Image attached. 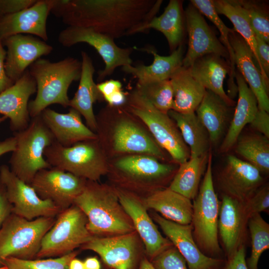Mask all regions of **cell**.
<instances>
[{"label": "cell", "instance_id": "1", "mask_svg": "<svg viewBox=\"0 0 269 269\" xmlns=\"http://www.w3.org/2000/svg\"><path fill=\"white\" fill-rule=\"evenodd\" d=\"M162 0H54L50 12L68 26L90 28L114 39L142 32Z\"/></svg>", "mask_w": 269, "mask_h": 269}, {"label": "cell", "instance_id": "2", "mask_svg": "<svg viewBox=\"0 0 269 269\" xmlns=\"http://www.w3.org/2000/svg\"><path fill=\"white\" fill-rule=\"evenodd\" d=\"M111 122L107 133L100 132L97 138L108 157L126 154H143L160 161L167 159L166 153L156 142L145 126L125 107L107 105L99 112Z\"/></svg>", "mask_w": 269, "mask_h": 269}, {"label": "cell", "instance_id": "3", "mask_svg": "<svg viewBox=\"0 0 269 269\" xmlns=\"http://www.w3.org/2000/svg\"><path fill=\"white\" fill-rule=\"evenodd\" d=\"M73 204L86 216L87 228L94 236L123 235L134 230L120 203L118 190L109 186L87 180Z\"/></svg>", "mask_w": 269, "mask_h": 269}, {"label": "cell", "instance_id": "4", "mask_svg": "<svg viewBox=\"0 0 269 269\" xmlns=\"http://www.w3.org/2000/svg\"><path fill=\"white\" fill-rule=\"evenodd\" d=\"M81 67V61L72 57L55 62L40 58L29 67L36 84V97L28 105L30 118L52 104L69 106L68 90L73 82L80 79Z\"/></svg>", "mask_w": 269, "mask_h": 269}, {"label": "cell", "instance_id": "5", "mask_svg": "<svg viewBox=\"0 0 269 269\" xmlns=\"http://www.w3.org/2000/svg\"><path fill=\"white\" fill-rule=\"evenodd\" d=\"M125 108L145 126L158 145L178 164L190 157V150L168 114L156 109L135 88L127 94Z\"/></svg>", "mask_w": 269, "mask_h": 269}, {"label": "cell", "instance_id": "6", "mask_svg": "<svg viewBox=\"0 0 269 269\" xmlns=\"http://www.w3.org/2000/svg\"><path fill=\"white\" fill-rule=\"evenodd\" d=\"M44 156L52 167L87 180L97 182L109 171V159L98 138L68 147L55 141L45 149Z\"/></svg>", "mask_w": 269, "mask_h": 269}, {"label": "cell", "instance_id": "7", "mask_svg": "<svg viewBox=\"0 0 269 269\" xmlns=\"http://www.w3.org/2000/svg\"><path fill=\"white\" fill-rule=\"evenodd\" d=\"M13 135L16 146L9 160V167L17 177L30 185L39 171L52 167L44 152L55 140L40 115L31 118L25 129L13 132Z\"/></svg>", "mask_w": 269, "mask_h": 269}, {"label": "cell", "instance_id": "8", "mask_svg": "<svg viewBox=\"0 0 269 269\" xmlns=\"http://www.w3.org/2000/svg\"><path fill=\"white\" fill-rule=\"evenodd\" d=\"M55 219L40 217L28 220L12 213L0 228V262L8 257L36 259L42 240Z\"/></svg>", "mask_w": 269, "mask_h": 269}, {"label": "cell", "instance_id": "9", "mask_svg": "<svg viewBox=\"0 0 269 269\" xmlns=\"http://www.w3.org/2000/svg\"><path fill=\"white\" fill-rule=\"evenodd\" d=\"M86 216L75 205L62 210L44 236L36 259L61 257L88 243L94 236L88 230Z\"/></svg>", "mask_w": 269, "mask_h": 269}, {"label": "cell", "instance_id": "10", "mask_svg": "<svg viewBox=\"0 0 269 269\" xmlns=\"http://www.w3.org/2000/svg\"><path fill=\"white\" fill-rule=\"evenodd\" d=\"M212 154L209 152L204 178L193 204L194 233L198 243L211 254L221 252L218 239L219 203L215 191L212 171Z\"/></svg>", "mask_w": 269, "mask_h": 269}, {"label": "cell", "instance_id": "11", "mask_svg": "<svg viewBox=\"0 0 269 269\" xmlns=\"http://www.w3.org/2000/svg\"><path fill=\"white\" fill-rule=\"evenodd\" d=\"M114 40L92 28L77 26H68L58 36V42L64 47L86 43L96 50L105 63L104 69L98 72L99 81L112 75L117 68L133 63L131 56L134 48L120 47Z\"/></svg>", "mask_w": 269, "mask_h": 269}, {"label": "cell", "instance_id": "12", "mask_svg": "<svg viewBox=\"0 0 269 269\" xmlns=\"http://www.w3.org/2000/svg\"><path fill=\"white\" fill-rule=\"evenodd\" d=\"M0 181L12 205V213L32 220L40 217H55L62 211L52 202L40 198L30 184L17 177L6 165L0 166Z\"/></svg>", "mask_w": 269, "mask_h": 269}, {"label": "cell", "instance_id": "13", "mask_svg": "<svg viewBox=\"0 0 269 269\" xmlns=\"http://www.w3.org/2000/svg\"><path fill=\"white\" fill-rule=\"evenodd\" d=\"M87 181L52 167L39 171L30 185L40 198L52 202L63 210L73 204L76 198L85 188Z\"/></svg>", "mask_w": 269, "mask_h": 269}, {"label": "cell", "instance_id": "14", "mask_svg": "<svg viewBox=\"0 0 269 269\" xmlns=\"http://www.w3.org/2000/svg\"><path fill=\"white\" fill-rule=\"evenodd\" d=\"M184 11L188 41L182 66L189 67L197 59L209 54H214L223 57L230 64V58L227 49L200 12L190 3Z\"/></svg>", "mask_w": 269, "mask_h": 269}, {"label": "cell", "instance_id": "15", "mask_svg": "<svg viewBox=\"0 0 269 269\" xmlns=\"http://www.w3.org/2000/svg\"><path fill=\"white\" fill-rule=\"evenodd\" d=\"M2 43L7 48L5 71L14 83L33 63L53 50L51 45L30 35H12L3 40Z\"/></svg>", "mask_w": 269, "mask_h": 269}, {"label": "cell", "instance_id": "16", "mask_svg": "<svg viewBox=\"0 0 269 269\" xmlns=\"http://www.w3.org/2000/svg\"><path fill=\"white\" fill-rule=\"evenodd\" d=\"M137 243L133 232L112 237L94 236L81 248L98 254L111 269H134L138 255Z\"/></svg>", "mask_w": 269, "mask_h": 269}, {"label": "cell", "instance_id": "17", "mask_svg": "<svg viewBox=\"0 0 269 269\" xmlns=\"http://www.w3.org/2000/svg\"><path fill=\"white\" fill-rule=\"evenodd\" d=\"M263 181L261 172L257 167L233 155L227 157L220 175L225 194L244 204L259 189Z\"/></svg>", "mask_w": 269, "mask_h": 269}, {"label": "cell", "instance_id": "18", "mask_svg": "<svg viewBox=\"0 0 269 269\" xmlns=\"http://www.w3.org/2000/svg\"><path fill=\"white\" fill-rule=\"evenodd\" d=\"M54 0H36L30 6L5 15L0 19V40L19 34L35 35L46 41L47 17Z\"/></svg>", "mask_w": 269, "mask_h": 269}, {"label": "cell", "instance_id": "19", "mask_svg": "<svg viewBox=\"0 0 269 269\" xmlns=\"http://www.w3.org/2000/svg\"><path fill=\"white\" fill-rule=\"evenodd\" d=\"M36 92V82L27 69L13 85L0 93V114L9 120L11 131L19 132L28 126L29 99Z\"/></svg>", "mask_w": 269, "mask_h": 269}, {"label": "cell", "instance_id": "20", "mask_svg": "<svg viewBox=\"0 0 269 269\" xmlns=\"http://www.w3.org/2000/svg\"><path fill=\"white\" fill-rule=\"evenodd\" d=\"M120 203L142 239L147 256L154 258L171 246V242L158 231L145 206L133 194L118 190Z\"/></svg>", "mask_w": 269, "mask_h": 269}, {"label": "cell", "instance_id": "21", "mask_svg": "<svg viewBox=\"0 0 269 269\" xmlns=\"http://www.w3.org/2000/svg\"><path fill=\"white\" fill-rule=\"evenodd\" d=\"M155 221L187 263L189 269H214L221 261L204 255L196 244L192 225H182L155 214Z\"/></svg>", "mask_w": 269, "mask_h": 269}, {"label": "cell", "instance_id": "22", "mask_svg": "<svg viewBox=\"0 0 269 269\" xmlns=\"http://www.w3.org/2000/svg\"><path fill=\"white\" fill-rule=\"evenodd\" d=\"M40 115L55 141L63 146L97 138L96 134L83 122L80 114L72 108L67 113H60L47 108Z\"/></svg>", "mask_w": 269, "mask_h": 269}, {"label": "cell", "instance_id": "23", "mask_svg": "<svg viewBox=\"0 0 269 269\" xmlns=\"http://www.w3.org/2000/svg\"><path fill=\"white\" fill-rule=\"evenodd\" d=\"M109 167L132 180L156 181L170 175L174 165L165 163L156 157L143 154H126L109 160Z\"/></svg>", "mask_w": 269, "mask_h": 269}, {"label": "cell", "instance_id": "24", "mask_svg": "<svg viewBox=\"0 0 269 269\" xmlns=\"http://www.w3.org/2000/svg\"><path fill=\"white\" fill-rule=\"evenodd\" d=\"M141 50L153 55V60L150 65L140 64L135 66L129 65L122 67L124 72L137 80L138 85L170 79L174 72L182 66L185 47L182 44L168 56L159 55L151 46L142 48Z\"/></svg>", "mask_w": 269, "mask_h": 269}, {"label": "cell", "instance_id": "25", "mask_svg": "<svg viewBox=\"0 0 269 269\" xmlns=\"http://www.w3.org/2000/svg\"><path fill=\"white\" fill-rule=\"evenodd\" d=\"M235 79L238 99L226 134L221 143L219 152H228L235 144L244 127L254 118L259 108L257 99L236 69Z\"/></svg>", "mask_w": 269, "mask_h": 269}, {"label": "cell", "instance_id": "26", "mask_svg": "<svg viewBox=\"0 0 269 269\" xmlns=\"http://www.w3.org/2000/svg\"><path fill=\"white\" fill-rule=\"evenodd\" d=\"M229 39L233 49L236 69L255 95L259 109L269 113V94L266 91L261 74L255 64L250 48L234 29L229 33Z\"/></svg>", "mask_w": 269, "mask_h": 269}, {"label": "cell", "instance_id": "27", "mask_svg": "<svg viewBox=\"0 0 269 269\" xmlns=\"http://www.w3.org/2000/svg\"><path fill=\"white\" fill-rule=\"evenodd\" d=\"M81 73L78 89L70 99L69 106L77 111L84 118L87 126L96 133L97 121L93 105L103 99L93 76L95 71L93 61L87 52L81 51Z\"/></svg>", "mask_w": 269, "mask_h": 269}, {"label": "cell", "instance_id": "28", "mask_svg": "<svg viewBox=\"0 0 269 269\" xmlns=\"http://www.w3.org/2000/svg\"><path fill=\"white\" fill-rule=\"evenodd\" d=\"M188 68L191 75L206 90L218 95L229 106L236 105L223 88L224 80L231 71L229 63L224 58L214 54H207L197 59Z\"/></svg>", "mask_w": 269, "mask_h": 269}, {"label": "cell", "instance_id": "29", "mask_svg": "<svg viewBox=\"0 0 269 269\" xmlns=\"http://www.w3.org/2000/svg\"><path fill=\"white\" fill-rule=\"evenodd\" d=\"M232 107L215 93L206 90L195 113L207 131L211 144L217 145L224 137L232 117Z\"/></svg>", "mask_w": 269, "mask_h": 269}, {"label": "cell", "instance_id": "30", "mask_svg": "<svg viewBox=\"0 0 269 269\" xmlns=\"http://www.w3.org/2000/svg\"><path fill=\"white\" fill-rule=\"evenodd\" d=\"M218 228L226 250L230 258L237 250L248 220L245 205L224 194L219 215Z\"/></svg>", "mask_w": 269, "mask_h": 269}, {"label": "cell", "instance_id": "31", "mask_svg": "<svg viewBox=\"0 0 269 269\" xmlns=\"http://www.w3.org/2000/svg\"><path fill=\"white\" fill-rule=\"evenodd\" d=\"M144 205L159 212L168 220L182 225L192 223L191 200L169 188L152 192L144 199Z\"/></svg>", "mask_w": 269, "mask_h": 269}, {"label": "cell", "instance_id": "32", "mask_svg": "<svg viewBox=\"0 0 269 269\" xmlns=\"http://www.w3.org/2000/svg\"><path fill=\"white\" fill-rule=\"evenodd\" d=\"M150 29L160 31L164 35L170 53L183 44L186 30L183 1L169 0L163 12L154 16L143 27L142 32L146 33Z\"/></svg>", "mask_w": 269, "mask_h": 269}, {"label": "cell", "instance_id": "33", "mask_svg": "<svg viewBox=\"0 0 269 269\" xmlns=\"http://www.w3.org/2000/svg\"><path fill=\"white\" fill-rule=\"evenodd\" d=\"M218 14L226 16L233 23V28L245 41L252 54L255 64L262 76L266 92H269V78L264 72L257 53L255 33L251 25L248 15L239 0H213Z\"/></svg>", "mask_w": 269, "mask_h": 269}, {"label": "cell", "instance_id": "34", "mask_svg": "<svg viewBox=\"0 0 269 269\" xmlns=\"http://www.w3.org/2000/svg\"><path fill=\"white\" fill-rule=\"evenodd\" d=\"M173 92L172 110L181 114L194 113L206 92L191 74L188 68L182 66L170 79Z\"/></svg>", "mask_w": 269, "mask_h": 269}, {"label": "cell", "instance_id": "35", "mask_svg": "<svg viewBox=\"0 0 269 269\" xmlns=\"http://www.w3.org/2000/svg\"><path fill=\"white\" fill-rule=\"evenodd\" d=\"M168 115L174 121L188 147L190 157L200 156L210 151L209 134L195 113L181 114L170 110Z\"/></svg>", "mask_w": 269, "mask_h": 269}, {"label": "cell", "instance_id": "36", "mask_svg": "<svg viewBox=\"0 0 269 269\" xmlns=\"http://www.w3.org/2000/svg\"><path fill=\"white\" fill-rule=\"evenodd\" d=\"M210 151L179 164V167L168 188L190 200L194 199L201 178L206 171Z\"/></svg>", "mask_w": 269, "mask_h": 269}, {"label": "cell", "instance_id": "37", "mask_svg": "<svg viewBox=\"0 0 269 269\" xmlns=\"http://www.w3.org/2000/svg\"><path fill=\"white\" fill-rule=\"evenodd\" d=\"M236 152L261 172L269 171V138L258 133L240 134Z\"/></svg>", "mask_w": 269, "mask_h": 269}, {"label": "cell", "instance_id": "38", "mask_svg": "<svg viewBox=\"0 0 269 269\" xmlns=\"http://www.w3.org/2000/svg\"><path fill=\"white\" fill-rule=\"evenodd\" d=\"M190 3L196 7L203 15L212 22L219 30V40L227 49L230 58L231 71L228 80V96L232 99L238 92L237 86L235 82L236 66L234 62V53L230 45L229 35L234 28L227 27L217 12L213 3V0H191Z\"/></svg>", "mask_w": 269, "mask_h": 269}, {"label": "cell", "instance_id": "39", "mask_svg": "<svg viewBox=\"0 0 269 269\" xmlns=\"http://www.w3.org/2000/svg\"><path fill=\"white\" fill-rule=\"evenodd\" d=\"M248 221L252 240V252L247 266L248 269H258L261 256L269 248V225L260 213L250 216Z\"/></svg>", "mask_w": 269, "mask_h": 269}, {"label": "cell", "instance_id": "40", "mask_svg": "<svg viewBox=\"0 0 269 269\" xmlns=\"http://www.w3.org/2000/svg\"><path fill=\"white\" fill-rule=\"evenodd\" d=\"M135 88L159 111L168 114L172 110L173 92L170 79L136 84Z\"/></svg>", "mask_w": 269, "mask_h": 269}, {"label": "cell", "instance_id": "41", "mask_svg": "<svg viewBox=\"0 0 269 269\" xmlns=\"http://www.w3.org/2000/svg\"><path fill=\"white\" fill-rule=\"evenodd\" d=\"M78 253V251H74L59 257L32 260L8 257L1 260L0 266H5L7 269H69L70 261Z\"/></svg>", "mask_w": 269, "mask_h": 269}, {"label": "cell", "instance_id": "42", "mask_svg": "<svg viewBox=\"0 0 269 269\" xmlns=\"http://www.w3.org/2000/svg\"><path fill=\"white\" fill-rule=\"evenodd\" d=\"M246 11L255 33L269 42V13L267 1L239 0Z\"/></svg>", "mask_w": 269, "mask_h": 269}, {"label": "cell", "instance_id": "43", "mask_svg": "<svg viewBox=\"0 0 269 269\" xmlns=\"http://www.w3.org/2000/svg\"><path fill=\"white\" fill-rule=\"evenodd\" d=\"M151 263L155 269H187L182 255L171 246L153 258Z\"/></svg>", "mask_w": 269, "mask_h": 269}, {"label": "cell", "instance_id": "44", "mask_svg": "<svg viewBox=\"0 0 269 269\" xmlns=\"http://www.w3.org/2000/svg\"><path fill=\"white\" fill-rule=\"evenodd\" d=\"M248 218L255 214L267 210L269 207V188L268 185L260 188L244 204Z\"/></svg>", "mask_w": 269, "mask_h": 269}, {"label": "cell", "instance_id": "45", "mask_svg": "<svg viewBox=\"0 0 269 269\" xmlns=\"http://www.w3.org/2000/svg\"><path fill=\"white\" fill-rule=\"evenodd\" d=\"M36 0H0V19L6 15L28 7Z\"/></svg>", "mask_w": 269, "mask_h": 269}, {"label": "cell", "instance_id": "46", "mask_svg": "<svg viewBox=\"0 0 269 269\" xmlns=\"http://www.w3.org/2000/svg\"><path fill=\"white\" fill-rule=\"evenodd\" d=\"M249 124L258 133L269 138V114L268 112L259 109Z\"/></svg>", "mask_w": 269, "mask_h": 269}, {"label": "cell", "instance_id": "47", "mask_svg": "<svg viewBox=\"0 0 269 269\" xmlns=\"http://www.w3.org/2000/svg\"><path fill=\"white\" fill-rule=\"evenodd\" d=\"M103 99L106 101L119 92L123 90L122 83L117 80L110 79L97 84Z\"/></svg>", "mask_w": 269, "mask_h": 269}, {"label": "cell", "instance_id": "48", "mask_svg": "<svg viewBox=\"0 0 269 269\" xmlns=\"http://www.w3.org/2000/svg\"><path fill=\"white\" fill-rule=\"evenodd\" d=\"M257 53L264 72L269 76V45L264 39L255 34Z\"/></svg>", "mask_w": 269, "mask_h": 269}, {"label": "cell", "instance_id": "49", "mask_svg": "<svg viewBox=\"0 0 269 269\" xmlns=\"http://www.w3.org/2000/svg\"><path fill=\"white\" fill-rule=\"evenodd\" d=\"M12 213V205L6 194L5 188L0 181V228Z\"/></svg>", "mask_w": 269, "mask_h": 269}, {"label": "cell", "instance_id": "50", "mask_svg": "<svg viewBox=\"0 0 269 269\" xmlns=\"http://www.w3.org/2000/svg\"><path fill=\"white\" fill-rule=\"evenodd\" d=\"M225 269H248L245 259V250L243 246L239 247L230 258Z\"/></svg>", "mask_w": 269, "mask_h": 269}, {"label": "cell", "instance_id": "51", "mask_svg": "<svg viewBox=\"0 0 269 269\" xmlns=\"http://www.w3.org/2000/svg\"><path fill=\"white\" fill-rule=\"evenodd\" d=\"M6 50L0 40V93L13 85L14 83L7 77L4 69Z\"/></svg>", "mask_w": 269, "mask_h": 269}, {"label": "cell", "instance_id": "52", "mask_svg": "<svg viewBox=\"0 0 269 269\" xmlns=\"http://www.w3.org/2000/svg\"><path fill=\"white\" fill-rule=\"evenodd\" d=\"M16 138L12 136L0 140V156L9 152H12L15 148Z\"/></svg>", "mask_w": 269, "mask_h": 269}, {"label": "cell", "instance_id": "53", "mask_svg": "<svg viewBox=\"0 0 269 269\" xmlns=\"http://www.w3.org/2000/svg\"><path fill=\"white\" fill-rule=\"evenodd\" d=\"M84 262L85 269H101V264L96 257L87 258Z\"/></svg>", "mask_w": 269, "mask_h": 269}, {"label": "cell", "instance_id": "54", "mask_svg": "<svg viewBox=\"0 0 269 269\" xmlns=\"http://www.w3.org/2000/svg\"><path fill=\"white\" fill-rule=\"evenodd\" d=\"M69 269H85L84 262L74 258L70 261L69 265Z\"/></svg>", "mask_w": 269, "mask_h": 269}, {"label": "cell", "instance_id": "55", "mask_svg": "<svg viewBox=\"0 0 269 269\" xmlns=\"http://www.w3.org/2000/svg\"><path fill=\"white\" fill-rule=\"evenodd\" d=\"M139 269H155L151 262L145 258L142 259L139 264Z\"/></svg>", "mask_w": 269, "mask_h": 269}, {"label": "cell", "instance_id": "56", "mask_svg": "<svg viewBox=\"0 0 269 269\" xmlns=\"http://www.w3.org/2000/svg\"><path fill=\"white\" fill-rule=\"evenodd\" d=\"M7 118L4 116H2L0 117V124L3 122L5 120H6Z\"/></svg>", "mask_w": 269, "mask_h": 269}, {"label": "cell", "instance_id": "57", "mask_svg": "<svg viewBox=\"0 0 269 269\" xmlns=\"http://www.w3.org/2000/svg\"><path fill=\"white\" fill-rule=\"evenodd\" d=\"M0 269H7L5 266H0Z\"/></svg>", "mask_w": 269, "mask_h": 269}]
</instances>
